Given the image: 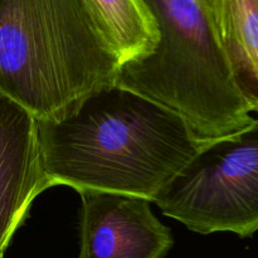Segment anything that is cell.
<instances>
[{"mask_svg": "<svg viewBox=\"0 0 258 258\" xmlns=\"http://www.w3.org/2000/svg\"><path fill=\"white\" fill-rule=\"evenodd\" d=\"M164 216L191 232H258V117L246 130L203 144L154 198Z\"/></svg>", "mask_w": 258, "mask_h": 258, "instance_id": "4", "label": "cell"}, {"mask_svg": "<svg viewBox=\"0 0 258 258\" xmlns=\"http://www.w3.org/2000/svg\"><path fill=\"white\" fill-rule=\"evenodd\" d=\"M37 128L48 188L126 194L150 203L202 146L179 116L117 83L37 120Z\"/></svg>", "mask_w": 258, "mask_h": 258, "instance_id": "1", "label": "cell"}, {"mask_svg": "<svg viewBox=\"0 0 258 258\" xmlns=\"http://www.w3.org/2000/svg\"><path fill=\"white\" fill-rule=\"evenodd\" d=\"M78 194V258H164L173 247L170 228L154 216L148 199L96 190Z\"/></svg>", "mask_w": 258, "mask_h": 258, "instance_id": "5", "label": "cell"}, {"mask_svg": "<svg viewBox=\"0 0 258 258\" xmlns=\"http://www.w3.org/2000/svg\"><path fill=\"white\" fill-rule=\"evenodd\" d=\"M48 189L42 168L37 118L0 93V254Z\"/></svg>", "mask_w": 258, "mask_h": 258, "instance_id": "6", "label": "cell"}, {"mask_svg": "<svg viewBox=\"0 0 258 258\" xmlns=\"http://www.w3.org/2000/svg\"><path fill=\"white\" fill-rule=\"evenodd\" d=\"M0 258H4V256H2V254H0Z\"/></svg>", "mask_w": 258, "mask_h": 258, "instance_id": "9", "label": "cell"}, {"mask_svg": "<svg viewBox=\"0 0 258 258\" xmlns=\"http://www.w3.org/2000/svg\"><path fill=\"white\" fill-rule=\"evenodd\" d=\"M103 33L117 52L121 66L155 50L160 27L146 0H88Z\"/></svg>", "mask_w": 258, "mask_h": 258, "instance_id": "8", "label": "cell"}, {"mask_svg": "<svg viewBox=\"0 0 258 258\" xmlns=\"http://www.w3.org/2000/svg\"><path fill=\"white\" fill-rule=\"evenodd\" d=\"M120 67L88 0H0V93L37 120L116 83Z\"/></svg>", "mask_w": 258, "mask_h": 258, "instance_id": "2", "label": "cell"}, {"mask_svg": "<svg viewBox=\"0 0 258 258\" xmlns=\"http://www.w3.org/2000/svg\"><path fill=\"white\" fill-rule=\"evenodd\" d=\"M160 27L158 47L126 63L116 83L179 116L201 145L253 123L219 42L209 0H146Z\"/></svg>", "mask_w": 258, "mask_h": 258, "instance_id": "3", "label": "cell"}, {"mask_svg": "<svg viewBox=\"0 0 258 258\" xmlns=\"http://www.w3.org/2000/svg\"><path fill=\"white\" fill-rule=\"evenodd\" d=\"M209 5L234 82L258 113V0H209Z\"/></svg>", "mask_w": 258, "mask_h": 258, "instance_id": "7", "label": "cell"}]
</instances>
